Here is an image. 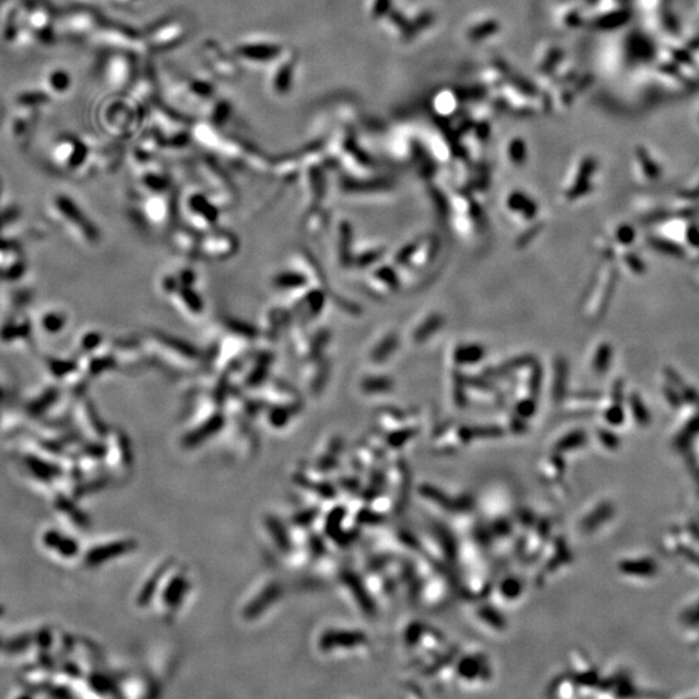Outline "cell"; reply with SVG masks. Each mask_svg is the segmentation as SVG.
I'll use <instances>...</instances> for the list:
<instances>
[{
    "label": "cell",
    "mask_w": 699,
    "mask_h": 699,
    "mask_svg": "<svg viewBox=\"0 0 699 699\" xmlns=\"http://www.w3.org/2000/svg\"><path fill=\"white\" fill-rule=\"evenodd\" d=\"M263 524H264V530L267 532V535L271 537V542L274 544L276 549L289 556L291 545H293V537H291L290 531H288V529L285 527V524L279 518L271 516V514L264 518Z\"/></svg>",
    "instance_id": "cell-10"
},
{
    "label": "cell",
    "mask_w": 699,
    "mask_h": 699,
    "mask_svg": "<svg viewBox=\"0 0 699 699\" xmlns=\"http://www.w3.org/2000/svg\"><path fill=\"white\" fill-rule=\"evenodd\" d=\"M594 396H597V394H594V393H576V394H574V398L576 400H594Z\"/></svg>",
    "instance_id": "cell-30"
},
{
    "label": "cell",
    "mask_w": 699,
    "mask_h": 699,
    "mask_svg": "<svg viewBox=\"0 0 699 699\" xmlns=\"http://www.w3.org/2000/svg\"><path fill=\"white\" fill-rule=\"evenodd\" d=\"M509 209L521 214L524 219L532 220L537 215V205L523 193H513L508 198Z\"/></svg>",
    "instance_id": "cell-15"
},
{
    "label": "cell",
    "mask_w": 699,
    "mask_h": 699,
    "mask_svg": "<svg viewBox=\"0 0 699 699\" xmlns=\"http://www.w3.org/2000/svg\"><path fill=\"white\" fill-rule=\"evenodd\" d=\"M26 645H28V640L22 637V638H17V640H14L12 643H8L7 649L14 653V651H20V650L24 649Z\"/></svg>",
    "instance_id": "cell-28"
},
{
    "label": "cell",
    "mask_w": 699,
    "mask_h": 699,
    "mask_svg": "<svg viewBox=\"0 0 699 699\" xmlns=\"http://www.w3.org/2000/svg\"><path fill=\"white\" fill-rule=\"evenodd\" d=\"M367 643L366 635L359 631L351 629H325L318 638V649L321 653H334V651H345L364 646Z\"/></svg>",
    "instance_id": "cell-7"
},
{
    "label": "cell",
    "mask_w": 699,
    "mask_h": 699,
    "mask_svg": "<svg viewBox=\"0 0 699 699\" xmlns=\"http://www.w3.org/2000/svg\"><path fill=\"white\" fill-rule=\"evenodd\" d=\"M569 376V366L564 358H557L554 363V380H553V399L562 400L566 393V383Z\"/></svg>",
    "instance_id": "cell-16"
},
{
    "label": "cell",
    "mask_w": 699,
    "mask_h": 699,
    "mask_svg": "<svg viewBox=\"0 0 699 699\" xmlns=\"http://www.w3.org/2000/svg\"><path fill=\"white\" fill-rule=\"evenodd\" d=\"M24 25L21 0H6L0 4V44L14 48Z\"/></svg>",
    "instance_id": "cell-6"
},
{
    "label": "cell",
    "mask_w": 699,
    "mask_h": 699,
    "mask_svg": "<svg viewBox=\"0 0 699 699\" xmlns=\"http://www.w3.org/2000/svg\"><path fill=\"white\" fill-rule=\"evenodd\" d=\"M99 29V16L90 6L76 4L58 11L56 31L58 38L69 42H83L90 39Z\"/></svg>",
    "instance_id": "cell-3"
},
{
    "label": "cell",
    "mask_w": 699,
    "mask_h": 699,
    "mask_svg": "<svg viewBox=\"0 0 699 699\" xmlns=\"http://www.w3.org/2000/svg\"><path fill=\"white\" fill-rule=\"evenodd\" d=\"M24 25L14 44L16 50L51 47L56 43L58 9L51 0H21Z\"/></svg>",
    "instance_id": "cell-1"
},
{
    "label": "cell",
    "mask_w": 699,
    "mask_h": 699,
    "mask_svg": "<svg viewBox=\"0 0 699 699\" xmlns=\"http://www.w3.org/2000/svg\"><path fill=\"white\" fill-rule=\"evenodd\" d=\"M73 86H74V81L71 73L64 68L57 66L44 71V74L41 78L39 88L51 100H58L68 96L73 90Z\"/></svg>",
    "instance_id": "cell-8"
},
{
    "label": "cell",
    "mask_w": 699,
    "mask_h": 699,
    "mask_svg": "<svg viewBox=\"0 0 699 699\" xmlns=\"http://www.w3.org/2000/svg\"><path fill=\"white\" fill-rule=\"evenodd\" d=\"M517 415L519 417H530L535 413L537 410V403H535V398H524L522 400H519L518 404H517Z\"/></svg>",
    "instance_id": "cell-21"
},
{
    "label": "cell",
    "mask_w": 699,
    "mask_h": 699,
    "mask_svg": "<svg viewBox=\"0 0 699 699\" xmlns=\"http://www.w3.org/2000/svg\"><path fill=\"white\" fill-rule=\"evenodd\" d=\"M611 359V348L608 343H602L594 353V369L597 373H604L608 371L609 363Z\"/></svg>",
    "instance_id": "cell-19"
},
{
    "label": "cell",
    "mask_w": 699,
    "mask_h": 699,
    "mask_svg": "<svg viewBox=\"0 0 699 699\" xmlns=\"http://www.w3.org/2000/svg\"><path fill=\"white\" fill-rule=\"evenodd\" d=\"M542 381H543V369H542L540 364L534 361L530 364V375H529V382H527L529 391H530L532 398H535L540 393Z\"/></svg>",
    "instance_id": "cell-20"
},
{
    "label": "cell",
    "mask_w": 699,
    "mask_h": 699,
    "mask_svg": "<svg viewBox=\"0 0 699 699\" xmlns=\"http://www.w3.org/2000/svg\"><path fill=\"white\" fill-rule=\"evenodd\" d=\"M43 542L52 549H56L64 557H73L78 553V544L76 540L58 535L57 531H48L43 537Z\"/></svg>",
    "instance_id": "cell-12"
},
{
    "label": "cell",
    "mask_w": 699,
    "mask_h": 699,
    "mask_svg": "<svg viewBox=\"0 0 699 699\" xmlns=\"http://www.w3.org/2000/svg\"><path fill=\"white\" fill-rule=\"evenodd\" d=\"M51 101L39 87L17 93L6 123L9 138L19 144L28 143Z\"/></svg>",
    "instance_id": "cell-2"
},
{
    "label": "cell",
    "mask_w": 699,
    "mask_h": 699,
    "mask_svg": "<svg viewBox=\"0 0 699 699\" xmlns=\"http://www.w3.org/2000/svg\"><path fill=\"white\" fill-rule=\"evenodd\" d=\"M135 548H136V542L130 540V539L96 547L87 553L86 562H87V565L98 566L105 562V561L120 557L128 552L134 551Z\"/></svg>",
    "instance_id": "cell-9"
},
{
    "label": "cell",
    "mask_w": 699,
    "mask_h": 699,
    "mask_svg": "<svg viewBox=\"0 0 699 699\" xmlns=\"http://www.w3.org/2000/svg\"><path fill=\"white\" fill-rule=\"evenodd\" d=\"M396 345H398V338H396L395 334L393 336H388V338L382 342L381 346H380V350L377 351V358L378 359H385L388 356V353H393L395 350Z\"/></svg>",
    "instance_id": "cell-23"
},
{
    "label": "cell",
    "mask_w": 699,
    "mask_h": 699,
    "mask_svg": "<svg viewBox=\"0 0 699 699\" xmlns=\"http://www.w3.org/2000/svg\"><path fill=\"white\" fill-rule=\"evenodd\" d=\"M77 4H85V6H88L91 3L92 0H76Z\"/></svg>",
    "instance_id": "cell-31"
},
{
    "label": "cell",
    "mask_w": 699,
    "mask_h": 699,
    "mask_svg": "<svg viewBox=\"0 0 699 699\" xmlns=\"http://www.w3.org/2000/svg\"><path fill=\"white\" fill-rule=\"evenodd\" d=\"M3 613H4V609H3V608H1V606H0V616H1V615H3Z\"/></svg>",
    "instance_id": "cell-32"
},
{
    "label": "cell",
    "mask_w": 699,
    "mask_h": 699,
    "mask_svg": "<svg viewBox=\"0 0 699 699\" xmlns=\"http://www.w3.org/2000/svg\"><path fill=\"white\" fill-rule=\"evenodd\" d=\"M172 559H166L162 564L155 567L153 572L150 574L148 579L145 580V583L143 584L142 589L140 592L138 594V605L140 606H147L149 605L152 600L155 599V594L158 591V586L161 584L162 581V578L165 576L166 571L169 570L170 566L172 565Z\"/></svg>",
    "instance_id": "cell-11"
},
{
    "label": "cell",
    "mask_w": 699,
    "mask_h": 699,
    "mask_svg": "<svg viewBox=\"0 0 699 699\" xmlns=\"http://www.w3.org/2000/svg\"><path fill=\"white\" fill-rule=\"evenodd\" d=\"M283 597V586L276 580H264L257 586L252 596L245 601L241 614L244 619L252 621L261 618L269 609Z\"/></svg>",
    "instance_id": "cell-5"
},
{
    "label": "cell",
    "mask_w": 699,
    "mask_h": 699,
    "mask_svg": "<svg viewBox=\"0 0 699 699\" xmlns=\"http://www.w3.org/2000/svg\"><path fill=\"white\" fill-rule=\"evenodd\" d=\"M618 239L621 242H624V244H628L631 241L633 240V229H631L629 227L623 226L618 229Z\"/></svg>",
    "instance_id": "cell-27"
},
{
    "label": "cell",
    "mask_w": 699,
    "mask_h": 699,
    "mask_svg": "<svg viewBox=\"0 0 699 699\" xmlns=\"http://www.w3.org/2000/svg\"><path fill=\"white\" fill-rule=\"evenodd\" d=\"M191 591V580L188 571L183 567L170 566L169 570L165 574L161 584L158 586V601L161 605L162 615L165 619L174 618L183 608L184 601Z\"/></svg>",
    "instance_id": "cell-4"
},
{
    "label": "cell",
    "mask_w": 699,
    "mask_h": 699,
    "mask_svg": "<svg viewBox=\"0 0 699 699\" xmlns=\"http://www.w3.org/2000/svg\"><path fill=\"white\" fill-rule=\"evenodd\" d=\"M91 685L92 688H95V690H99V692L108 693L112 690V683L108 678H103L100 675L92 676Z\"/></svg>",
    "instance_id": "cell-24"
},
{
    "label": "cell",
    "mask_w": 699,
    "mask_h": 699,
    "mask_svg": "<svg viewBox=\"0 0 699 699\" xmlns=\"http://www.w3.org/2000/svg\"><path fill=\"white\" fill-rule=\"evenodd\" d=\"M3 1H6V0H0V4H1V3H3Z\"/></svg>",
    "instance_id": "cell-33"
},
{
    "label": "cell",
    "mask_w": 699,
    "mask_h": 699,
    "mask_svg": "<svg viewBox=\"0 0 699 699\" xmlns=\"http://www.w3.org/2000/svg\"><path fill=\"white\" fill-rule=\"evenodd\" d=\"M531 363H534V358L531 355H523V356H518L512 361H505L499 367L490 369L486 372V375L491 378H494L496 376L508 375L510 372H514L519 368L530 367Z\"/></svg>",
    "instance_id": "cell-17"
},
{
    "label": "cell",
    "mask_w": 699,
    "mask_h": 699,
    "mask_svg": "<svg viewBox=\"0 0 699 699\" xmlns=\"http://www.w3.org/2000/svg\"><path fill=\"white\" fill-rule=\"evenodd\" d=\"M439 245H440V242H439V239L437 236L430 237L429 240L425 242V245H423V242H421V245L418 247V252L425 253V254L415 255L416 257V263L421 264V263H426V262L431 261L434 258V255H437V253H438Z\"/></svg>",
    "instance_id": "cell-18"
},
{
    "label": "cell",
    "mask_w": 699,
    "mask_h": 699,
    "mask_svg": "<svg viewBox=\"0 0 699 699\" xmlns=\"http://www.w3.org/2000/svg\"><path fill=\"white\" fill-rule=\"evenodd\" d=\"M540 228H542V226H539V224H537V226H534L532 228H530V229H527V231L523 233L522 236H521V237L517 240V247H524V245H527V244H529V242H530L534 237H537V234L539 233V231H540Z\"/></svg>",
    "instance_id": "cell-25"
},
{
    "label": "cell",
    "mask_w": 699,
    "mask_h": 699,
    "mask_svg": "<svg viewBox=\"0 0 699 699\" xmlns=\"http://www.w3.org/2000/svg\"><path fill=\"white\" fill-rule=\"evenodd\" d=\"M486 353L485 347L480 343H466L460 345L453 350V361L457 364H474L480 363Z\"/></svg>",
    "instance_id": "cell-14"
},
{
    "label": "cell",
    "mask_w": 699,
    "mask_h": 699,
    "mask_svg": "<svg viewBox=\"0 0 699 699\" xmlns=\"http://www.w3.org/2000/svg\"><path fill=\"white\" fill-rule=\"evenodd\" d=\"M368 386L371 390H375V391H386V390L391 388L393 383L388 378H380V380L371 382Z\"/></svg>",
    "instance_id": "cell-26"
},
{
    "label": "cell",
    "mask_w": 699,
    "mask_h": 699,
    "mask_svg": "<svg viewBox=\"0 0 699 699\" xmlns=\"http://www.w3.org/2000/svg\"><path fill=\"white\" fill-rule=\"evenodd\" d=\"M443 324H445L443 315H440L438 312H434L417 326L415 332L412 334V339L417 343H423L426 339L430 338L434 333L438 332Z\"/></svg>",
    "instance_id": "cell-13"
},
{
    "label": "cell",
    "mask_w": 699,
    "mask_h": 699,
    "mask_svg": "<svg viewBox=\"0 0 699 699\" xmlns=\"http://www.w3.org/2000/svg\"><path fill=\"white\" fill-rule=\"evenodd\" d=\"M38 641H39V643H41V646H43V648H46V646H48V645H50L51 643L50 633H48L47 631H41V633H39V637H38Z\"/></svg>",
    "instance_id": "cell-29"
},
{
    "label": "cell",
    "mask_w": 699,
    "mask_h": 699,
    "mask_svg": "<svg viewBox=\"0 0 699 699\" xmlns=\"http://www.w3.org/2000/svg\"><path fill=\"white\" fill-rule=\"evenodd\" d=\"M421 242H423L421 240L413 241V242H410L407 247H403L402 250L396 255V262L403 264V263H407V262L410 261L412 257L416 255L417 250H418V247L421 245Z\"/></svg>",
    "instance_id": "cell-22"
}]
</instances>
